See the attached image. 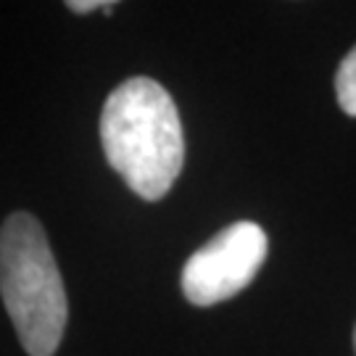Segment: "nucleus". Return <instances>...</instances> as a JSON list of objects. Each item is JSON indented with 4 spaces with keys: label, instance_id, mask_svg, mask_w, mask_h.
I'll list each match as a JSON object with an SVG mask.
<instances>
[{
    "label": "nucleus",
    "instance_id": "423d86ee",
    "mask_svg": "<svg viewBox=\"0 0 356 356\" xmlns=\"http://www.w3.org/2000/svg\"><path fill=\"white\" fill-rule=\"evenodd\" d=\"M354 348H356V330H354Z\"/></svg>",
    "mask_w": 356,
    "mask_h": 356
},
{
    "label": "nucleus",
    "instance_id": "7ed1b4c3",
    "mask_svg": "<svg viewBox=\"0 0 356 356\" xmlns=\"http://www.w3.org/2000/svg\"><path fill=\"white\" fill-rule=\"evenodd\" d=\"M267 232L256 222H235L216 232L182 267V293L193 306L227 301L259 275L267 259Z\"/></svg>",
    "mask_w": 356,
    "mask_h": 356
},
{
    "label": "nucleus",
    "instance_id": "39448f33",
    "mask_svg": "<svg viewBox=\"0 0 356 356\" xmlns=\"http://www.w3.org/2000/svg\"><path fill=\"white\" fill-rule=\"evenodd\" d=\"M66 8H72L74 13H90V11H98V8L111 13L116 8V3H103V0H69Z\"/></svg>",
    "mask_w": 356,
    "mask_h": 356
},
{
    "label": "nucleus",
    "instance_id": "f03ea898",
    "mask_svg": "<svg viewBox=\"0 0 356 356\" xmlns=\"http://www.w3.org/2000/svg\"><path fill=\"white\" fill-rule=\"evenodd\" d=\"M0 296L29 356H53L66 330V291L38 216L13 211L0 227Z\"/></svg>",
    "mask_w": 356,
    "mask_h": 356
},
{
    "label": "nucleus",
    "instance_id": "20e7f679",
    "mask_svg": "<svg viewBox=\"0 0 356 356\" xmlns=\"http://www.w3.org/2000/svg\"><path fill=\"white\" fill-rule=\"evenodd\" d=\"M335 95H338V106L343 108L346 114L356 116V45L346 53V58L338 66Z\"/></svg>",
    "mask_w": 356,
    "mask_h": 356
},
{
    "label": "nucleus",
    "instance_id": "f257e3e1",
    "mask_svg": "<svg viewBox=\"0 0 356 356\" xmlns=\"http://www.w3.org/2000/svg\"><path fill=\"white\" fill-rule=\"evenodd\" d=\"M101 145L127 188L161 201L185 164V135L172 95L151 76H132L106 98Z\"/></svg>",
    "mask_w": 356,
    "mask_h": 356
}]
</instances>
